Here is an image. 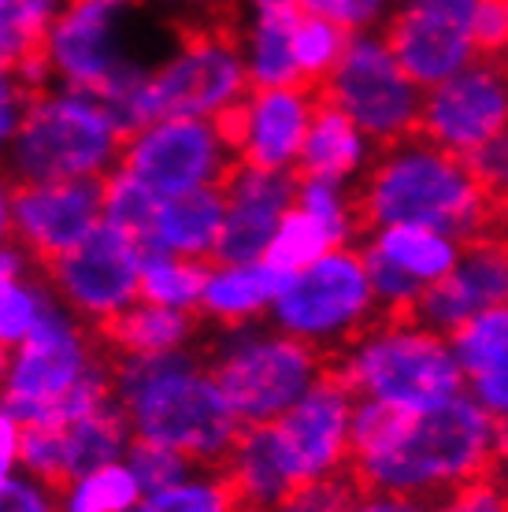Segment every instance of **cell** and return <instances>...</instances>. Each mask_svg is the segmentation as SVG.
<instances>
[{"label":"cell","instance_id":"cell-3","mask_svg":"<svg viewBox=\"0 0 508 512\" xmlns=\"http://www.w3.org/2000/svg\"><path fill=\"white\" fill-rule=\"evenodd\" d=\"M364 227L416 223L457 242L494 234L497 197L486 193L460 156L438 149L423 134L382 145L364 179L356 182Z\"/></svg>","mask_w":508,"mask_h":512},{"label":"cell","instance_id":"cell-27","mask_svg":"<svg viewBox=\"0 0 508 512\" xmlns=\"http://www.w3.org/2000/svg\"><path fill=\"white\" fill-rule=\"evenodd\" d=\"M197 331H201V323L193 312L134 301L115 320L104 323L97 338L112 357H164L178 349H193Z\"/></svg>","mask_w":508,"mask_h":512},{"label":"cell","instance_id":"cell-28","mask_svg":"<svg viewBox=\"0 0 508 512\" xmlns=\"http://www.w3.org/2000/svg\"><path fill=\"white\" fill-rule=\"evenodd\" d=\"M56 431H60V453H64V483L82 472L101 468V464L123 461L127 446L134 442L127 416L115 401L64 423V427H56Z\"/></svg>","mask_w":508,"mask_h":512},{"label":"cell","instance_id":"cell-7","mask_svg":"<svg viewBox=\"0 0 508 512\" xmlns=\"http://www.w3.org/2000/svg\"><path fill=\"white\" fill-rule=\"evenodd\" d=\"M204 364L242 427L279 420L327 372L323 353L264 323L219 327Z\"/></svg>","mask_w":508,"mask_h":512},{"label":"cell","instance_id":"cell-48","mask_svg":"<svg viewBox=\"0 0 508 512\" xmlns=\"http://www.w3.org/2000/svg\"><path fill=\"white\" fill-rule=\"evenodd\" d=\"M342 512H427V505L416 498H401V494H382V490H360L345 501Z\"/></svg>","mask_w":508,"mask_h":512},{"label":"cell","instance_id":"cell-20","mask_svg":"<svg viewBox=\"0 0 508 512\" xmlns=\"http://www.w3.org/2000/svg\"><path fill=\"white\" fill-rule=\"evenodd\" d=\"M382 41L394 52L397 67L420 90H431L442 78L457 75L460 67L479 60L468 23H460L445 12H434V8H423V4H412V0H401L397 12L386 19Z\"/></svg>","mask_w":508,"mask_h":512},{"label":"cell","instance_id":"cell-47","mask_svg":"<svg viewBox=\"0 0 508 512\" xmlns=\"http://www.w3.org/2000/svg\"><path fill=\"white\" fill-rule=\"evenodd\" d=\"M34 93L23 86V78L15 75V67H0V153L12 145L15 130L26 116V104Z\"/></svg>","mask_w":508,"mask_h":512},{"label":"cell","instance_id":"cell-4","mask_svg":"<svg viewBox=\"0 0 508 512\" xmlns=\"http://www.w3.org/2000/svg\"><path fill=\"white\" fill-rule=\"evenodd\" d=\"M112 401V353L60 301L8 349L0 405L19 423L64 427Z\"/></svg>","mask_w":508,"mask_h":512},{"label":"cell","instance_id":"cell-38","mask_svg":"<svg viewBox=\"0 0 508 512\" xmlns=\"http://www.w3.org/2000/svg\"><path fill=\"white\" fill-rule=\"evenodd\" d=\"M156 201L160 197H153V193L145 190V186H138L130 175H123L119 167L104 179V223H112L123 234H130L138 245L145 238L149 219H153Z\"/></svg>","mask_w":508,"mask_h":512},{"label":"cell","instance_id":"cell-11","mask_svg":"<svg viewBox=\"0 0 508 512\" xmlns=\"http://www.w3.org/2000/svg\"><path fill=\"white\" fill-rule=\"evenodd\" d=\"M156 119H223L249 93L238 38L223 23H193L178 45L149 71Z\"/></svg>","mask_w":508,"mask_h":512},{"label":"cell","instance_id":"cell-17","mask_svg":"<svg viewBox=\"0 0 508 512\" xmlns=\"http://www.w3.org/2000/svg\"><path fill=\"white\" fill-rule=\"evenodd\" d=\"M316 104L319 97L312 86L249 90L245 101L216 123L227 130L238 164L264 167V171H293Z\"/></svg>","mask_w":508,"mask_h":512},{"label":"cell","instance_id":"cell-26","mask_svg":"<svg viewBox=\"0 0 508 512\" xmlns=\"http://www.w3.org/2000/svg\"><path fill=\"white\" fill-rule=\"evenodd\" d=\"M356 245H360V253L379 256L382 264H390L420 290H427L431 282L449 275L464 242L431 231V227H416V223H386V227H364Z\"/></svg>","mask_w":508,"mask_h":512},{"label":"cell","instance_id":"cell-18","mask_svg":"<svg viewBox=\"0 0 508 512\" xmlns=\"http://www.w3.org/2000/svg\"><path fill=\"white\" fill-rule=\"evenodd\" d=\"M297 175L234 164L223 182V223L216 238V264H249L264 260L267 242L282 216L293 208Z\"/></svg>","mask_w":508,"mask_h":512},{"label":"cell","instance_id":"cell-15","mask_svg":"<svg viewBox=\"0 0 508 512\" xmlns=\"http://www.w3.org/2000/svg\"><path fill=\"white\" fill-rule=\"evenodd\" d=\"M353 390L327 368L305 394L271 420L279 446L293 468L297 487L349 472V416H353Z\"/></svg>","mask_w":508,"mask_h":512},{"label":"cell","instance_id":"cell-16","mask_svg":"<svg viewBox=\"0 0 508 512\" xmlns=\"http://www.w3.org/2000/svg\"><path fill=\"white\" fill-rule=\"evenodd\" d=\"M104 219V179L19 182L12 190V242L38 264L86 238Z\"/></svg>","mask_w":508,"mask_h":512},{"label":"cell","instance_id":"cell-25","mask_svg":"<svg viewBox=\"0 0 508 512\" xmlns=\"http://www.w3.org/2000/svg\"><path fill=\"white\" fill-rule=\"evenodd\" d=\"M282 271H275L267 260H249V264H212L204 271L201 301L197 316L212 327H242V323H260L267 308L279 294Z\"/></svg>","mask_w":508,"mask_h":512},{"label":"cell","instance_id":"cell-53","mask_svg":"<svg viewBox=\"0 0 508 512\" xmlns=\"http://www.w3.org/2000/svg\"><path fill=\"white\" fill-rule=\"evenodd\" d=\"M130 512H141V509H130Z\"/></svg>","mask_w":508,"mask_h":512},{"label":"cell","instance_id":"cell-19","mask_svg":"<svg viewBox=\"0 0 508 512\" xmlns=\"http://www.w3.org/2000/svg\"><path fill=\"white\" fill-rule=\"evenodd\" d=\"M508 297V256L497 234H483L460 245L457 264L438 282H431L412 305V320L434 334L457 331L483 308L505 305Z\"/></svg>","mask_w":508,"mask_h":512},{"label":"cell","instance_id":"cell-1","mask_svg":"<svg viewBox=\"0 0 508 512\" xmlns=\"http://www.w3.org/2000/svg\"><path fill=\"white\" fill-rule=\"evenodd\" d=\"M112 401L127 416L130 435L178 449L201 468H223L242 431L197 349L112 357Z\"/></svg>","mask_w":508,"mask_h":512},{"label":"cell","instance_id":"cell-34","mask_svg":"<svg viewBox=\"0 0 508 512\" xmlns=\"http://www.w3.org/2000/svg\"><path fill=\"white\" fill-rule=\"evenodd\" d=\"M141 512H242L223 468H193L186 479L145 494Z\"/></svg>","mask_w":508,"mask_h":512},{"label":"cell","instance_id":"cell-13","mask_svg":"<svg viewBox=\"0 0 508 512\" xmlns=\"http://www.w3.org/2000/svg\"><path fill=\"white\" fill-rule=\"evenodd\" d=\"M138 0H64L49 26L41 56L52 86L97 93L127 64V26Z\"/></svg>","mask_w":508,"mask_h":512},{"label":"cell","instance_id":"cell-37","mask_svg":"<svg viewBox=\"0 0 508 512\" xmlns=\"http://www.w3.org/2000/svg\"><path fill=\"white\" fill-rule=\"evenodd\" d=\"M327 249H334V245L327 234L319 231V223H312L301 208H290V212L282 216L279 227H275V234H271L264 260L275 271L290 275V271H301L305 264L319 260Z\"/></svg>","mask_w":508,"mask_h":512},{"label":"cell","instance_id":"cell-31","mask_svg":"<svg viewBox=\"0 0 508 512\" xmlns=\"http://www.w3.org/2000/svg\"><path fill=\"white\" fill-rule=\"evenodd\" d=\"M293 208H301L312 223H319V231L331 238L334 249L356 245V238L364 234V219H360V208H356L353 186L327 179H301L297 175Z\"/></svg>","mask_w":508,"mask_h":512},{"label":"cell","instance_id":"cell-5","mask_svg":"<svg viewBox=\"0 0 508 512\" xmlns=\"http://www.w3.org/2000/svg\"><path fill=\"white\" fill-rule=\"evenodd\" d=\"M123 130L101 97L75 86H49L30 97L26 116L4 149V171L19 182L108 179L119 164Z\"/></svg>","mask_w":508,"mask_h":512},{"label":"cell","instance_id":"cell-40","mask_svg":"<svg viewBox=\"0 0 508 512\" xmlns=\"http://www.w3.org/2000/svg\"><path fill=\"white\" fill-rule=\"evenodd\" d=\"M19 472L34 475L49 487L64 483V453H60V431L56 427L23 423V431H19Z\"/></svg>","mask_w":508,"mask_h":512},{"label":"cell","instance_id":"cell-41","mask_svg":"<svg viewBox=\"0 0 508 512\" xmlns=\"http://www.w3.org/2000/svg\"><path fill=\"white\" fill-rule=\"evenodd\" d=\"M390 4L394 0H297V12L331 19L349 34H360V30H375L390 15Z\"/></svg>","mask_w":508,"mask_h":512},{"label":"cell","instance_id":"cell-30","mask_svg":"<svg viewBox=\"0 0 508 512\" xmlns=\"http://www.w3.org/2000/svg\"><path fill=\"white\" fill-rule=\"evenodd\" d=\"M141 487L127 461L101 464L93 472H82L56 487L60 512H130L141 505Z\"/></svg>","mask_w":508,"mask_h":512},{"label":"cell","instance_id":"cell-9","mask_svg":"<svg viewBox=\"0 0 508 512\" xmlns=\"http://www.w3.org/2000/svg\"><path fill=\"white\" fill-rule=\"evenodd\" d=\"M319 101L334 104L375 145H390L420 127L423 90L397 67L379 30L349 34L338 64L319 82Z\"/></svg>","mask_w":508,"mask_h":512},{"label":"cell","instance_id":"cell-51","mask_svg":"<svg viewBox=\"0 0 508 512\" xmlns=\"http://www.w3.org/2000/svg\"><path fill=\"white\" fill-rule=\"evenodd\" d=\"M12 190V179H8V171L0 164V242L12 238Z\"/></svg>","mask_w":508,"mask_h":512},{"label":"cell","instance_id":"cell-35","mask_svg":"<svg viewBox=\"0 0 508 512\" xmlns=\"http://www.w3.org/2000/svg\"><path fill=\"white\" fill-rule=\"evenodd\" d=\"M52 305L56 297L41 268L26 275H0V346H19Z\"/></svg>","mask_w":508,"mask_h":512},{"label":"cell","instance_id":"cell-44","mask_svg":"<svg viewBox=\"0 0 508 512\" xmlns=\"http://www.w3.org/2000/svg\"><path fill=\"white\" fill-rule=\"evenodd\" d=\"M460 160L468 164V171L475 175V182H479L486 193H494L497 201H501V193H505V182H508V145H505V134L490 138L486 145L471 149V153L460 156Z\"/></svg>","mask_w":508,"mask_h":512},{"label":"cell","instance_id":"cell-24","mask_svg":"<svg viewBox=\"0 0 508 512\" xmlns=\"http://www.w3.org/2000/svg\"><path fill=\"white\" fill-rule=\"evenodd\" d=\"M219 223H223V186L178 193V197H160L153 208V219L145 227L141 249L145 253L208 260L212 249H216Z\"/></svg>","mask_w":508,"mask_h":512},{"label":"cell","instance_id":"cell-46","mask_svg":"<svg viewBox=\"0 0 508 512\" xmlns=\"http://www.w3.org/2000/svg\"><path fill=\"white\" fill-rule=\"evenodd\" d=\"M471 41L479 56H501L508 41V4L505 0H479L471 19Z\"/></svg>","mask_w":508,"mask_h":512},{"label":"cell","instance_id":"cell-29","mask_svg":"<svg viewBox=\"0 0 508 512\" xmlns=\"http://www.w3.org/2000/svg\"><path fill=\"white\" fill-rule=\"evenodd\" d=\"M297 15H249L245 30L238 38V52H242L245 78L249 90H275V86H301L297 67L290 56V30Z\"/></svg>","mask_w":508,"mask_h":512},{"label":"cell","instance_id":"cell-10","mask_svg":"<svg viewBox=\"0 0 508 512\" xmlns=\"http://www.w3.org/2000/svg\"><path fill=\"white\" fill-rule=\"evenodd\" d=\"M234 164V145L216 119L160 116L123 138L115 167L153 197H178L223 186Z\"/></svg>","mask_w":508,"mask_h":512},{"label":"cell","instance_id":"cell-23","mask_svg":"<svg viewBox=\"0 0 508 512\" xmlns=\"http://www.w3.org/2000/svg\"><path fill=\"white\" fill-rule=\"evenodd\" d=\"M375 153H379V145L356 127L353 119L338 112L334 104L319 101L312 119H308L301 153H297V171H301V179L356 186L371 167Z\"/></svg>","mask_w":508,"mask_h":512},{"label":"cell","instance_id":"cell-21","mask_svg":"<svg viewBox=\"0 0 508 512\" xmlns=\"http://www.w3.org/2000/svg\"><path fill=\"white\" fill-rule=\"evenodd\" d=\"M449 353L464 379V394L475 397L494 420L508 409V308H483L457 331L445 334Z\"/></svg>","mask_w":508,"mask_h":512},{"label":"cell","instance_id":"cell-50","mask_svg":"<svg viewBox=\"0 0 508 512\" xmlns=\"http://www.w3.org/2000/svg\"><path fill=\"white\" fill-rule=\"evenodd\" d=\"M149 4H160L167 12H178V15H186V19H193V15L216 12V8H223L230 0H149Z\"/></svg>","mask_w":508,"mask_h":512},{"label":"cell","instance_id":"cell-33","mask_svg":"<svg viewBox=\"0 0 508 512\" xmlns=\"http://www.w3.org/2000/svg\"><path fill=\"white\" fill-rule=\"evenodd\" d=\"M64 0H0V67L41 56L49 26Z\"/></svg>","mask_w":508,"mask_h":512},{"label":"cell","instance_id":"cell-42","mask_svg":"<svg viewBox=\"0 0 508 512\" xmlns=\"http://www.w3.org/2000/svg\"><path fill=\"white\" fill-rule=\"evenodd\" d=\"M356 494L353 475H331V479H316V483H301L293 487L286 498L271 512H342L345 501Z\"/></svg>","mask_w":508,"mask_h":512},{"label":"cell","instance_id":"cell-32","mask_svg":"<svg viewBox=\"0 0 508 512\" xmlns=\"http://www.w3.org/2000/svg\"><path fill=\"white\" fill-rule=\"evenodd\" d=\"M204 271H208L204 260L171 256V253H145V260H141V279H138V301L178 308V312H193L197 316Z\"/></svg>","mask_w":508,"mask_h":512},{"label":"cell","instance_id":"cell-6","mask_svg":"<svg viewBox=\"0 0 508 512\" xmlns=\"http://www.w3.org/2000/svg\"><path fill=\"white\" fill-rule=\"evenodd\" d=\"M327 368L353 397H375L401 412H427L464 390L445 334L427 331L412 316H379L327 357Z\"/></svg>","mask_w":508,"mask_h":512},{"label":"cell","instance_id":"cell-2","mask_svg":"<svg viewBox=\"0 0 508 512\" xmlns=\"http://www.w3.org/2000/svg\"><path fill=\"white\" fill-rule=\"evenodd\" d=\"M501 461V420L460 390L427 412H408L397 435L371 457L349 464L360 490L416 498L423 505L490 479Z\"/></svg>","mask_w":508,"mask_h":512},{"label":"cell","instance_id":"cell-39","mask_svg":"<svg viewBox=\"0 0 508 512\" xmlns=\"http://www.w3.org/2000/svg\"><path fill=\"white\" fill-rule=\"evenodd\" d=\"M123 461H127V468L134 472V479H138L141 494H156V490L171 487L178 479H186L193 468H201V464H193L186 453L156 446V442H141V438L130 442L127 453H123Z\"/></svg>","mask_w":508,"mask_h":512},{"label":"cell","instance_id":"cell-8","mask_svg":"<svg viewBox=\"0 0 508 512\" xmlns=\"http://www.w3.org/2000/svg\"><path fill=\"white\" fill-rule=\"evenodd\" d=\"M267 320L275 331L305 342L323 357L349 346L364 327L379 320V305L356 245L327 249L301 271L282 275Z\"/></svg>","mask_w":508,"mask_h":512},{"label":"cell","instance_id":"cell-22","mask_svg":"<svg viewBox=\"0 0 508 512\" xmlns=\"http://www.w3.org/2000/svg\"><path fill=\"white\" fill-rule=\"evenodd\" d=\"M223 475H227L242 512H271L297 487L271 423H253V427L238 431V442L230 446L227 461H223Z\"/></svg>","mask_w":508,"mask_h":512},{"label":"cell","instance_id":"cell-14","mask_svg":"<svg viewBox=\"0 0 508 512\" xmlns=\"http://www.w3.org/2000/svg\"><path fill=\"white\" fill-rule=\"evenodd\" d=\"M508 123V82L501 56H479L457 75L442 78L423 90L420 127L427 141L453 156H468L471 149L505 134Z\"/></svg>","mask_w":508,"mask_h":512},{"label":"cell","instance_id":"cell-49","mask_svg":"<svg viewBox=\"0 0 508 512\" xmlns=\"http://www.w3.org/2000/svg\"><path fill=\"white\" fill-rule=\"evenodd\" d=\"M19 431L23 423L0 405V483L19 472Z\"/></svg>","mask_w":508,"mask_h":512},{"label":"cell","instance_id":"cell-12","mask_svg":"<svg viewBox=\"0 0 508 512\" xmlns=\"http://www.w3.org/2000/svg\"><path fill=\"white\" fill-rule=\"evenodd\" d=\"M141 260L145 249L101 219L86 238H78L71 249L41 264V275L49 282L52 297L71 316L101 331L104 323L138 301Z\"/></svg>","mask_w":508,"mask_h":512},{"label":"cell","instance_id":"cell-52","mask_svg":"<svg viewBox=\"0 0 508 512\" xmlns=\"http://www.w3.org/2000/svg\"><path fill=\"white\" fill-rule=\"evenodd\" d=\"M4 375H8V346H0V390H4Z\"/></svg>","mask_w":508,"mask_h":512},{"label":"cell","instance_id":"cell-43","mask_svg":"<svg viewBox=\"0 0 508 512\" xmlns=\"http://www.w3.org/2000/svg\"><path fill=\"white\" fill-rule=\"evenodd\" d=\"M0 512H60L56 487L23 472L8 475L0 483Z\"/></svg>","mask_w":508,"mask_h":512},{"label":"cell","instance_id":"cell-36","mask_svg":"<svg viewBox=\"0 0 508 512\" xmlns=\"http://www.w3.org/2000/svg\"><path fill=\"white\" fill-rule=\"evenodd\" d=\"M345 41H349V30H342L331 19H319V15H305V12L293 19L290 56L301 86L316 90L319 82L331 75V67L338 64V56L345 49Z\"/></svg>","mask_w":508,"mask_h":512},{"label":"cell","instance_id":"cell-45","mask_svg":"<svg viewBox=\"0 0 508 512\" xmlns=\"http://www.w3.org/2000/svg\"><path fill=\"white\" fill-rule=\"evenodd\" d=\"M427 512H508V509H505V490L497 487L494 475H490V479H475L468 487L431 501Z\"/></svg>","mask_w":508,"mask_h":512}]
</instances>
